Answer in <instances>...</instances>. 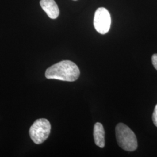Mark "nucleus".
Returning <instances> with one entry per match:
<instances>
[{
  "label": "nucleus",
  "mask_w": 157,
  "mask_h": 157,
  "mask_svg": "<svg viewBox=\"0 0 157 157\" xmlns=\"http://www.w3.org/2000/svg\"><path fill=\"white\" fill-rule=\"evenodd\" d=\"M152 118V121L154 125L157 127V104L154 108V111L153 112Z\"/></svg>",
  "instance_id": "7"
},
{
  "label": "nucleus",
  "mask_w": 157,
  "mask_h": 157,
  "mask_svg": "<svg viewBox=\"0 0 157 157\" xmlns=\"http://www.w3.org/2000/svg\"><path fill=\"white\" fill-rule=\"evenodd\" d=\"M151 60L154 67L157 70V54H154L152 56Z\"/></svg>",
  "instance_id": "8"
},
{
  "label": "nucleus",
  "mask_w": 157,
  "mask_h": 157,
  "mask_svg": "<svg viewBox=\"0 0 157 157\" xmlns=\"http://www.w3.org/2000/svg\"><path fill=\"white\" fill-rule=\"evenodd\" d=\"M73 1H77V0H73Z\"/></svg>",
  "instance_id": "9"
},
{
  "label": "nucleus",
  "mask_w": 157,
  "mask_h": 157,
  "mask_svg": "<svg viewBox=\"0 0 157 157\" xmlns=\"http://www.w3.org/2000/svg\"><path fill=\"white\" fill-rule=\"evenodd\" d=\"M40 6L51 19H56L59 16V10L54 0H41Z\"/></svg>",
  "instance_id": "5"
},
{
  "label": "nucleus",
  "mask_w": 157,
  "mask_h": 157,
  "mask_svg": "<svg viewBox=\"0 0 157 157\" xmlns=\"http://www.w3.org/2000/svg\"><path fill=\"white\" fill-rule=\"evenodd\" d=\"M111 18L109 11L106 8H98L94 17V26L95 30L101 34L107 33L111 27Z\"/></svg>",
  "instance_id": "4"
},
{
  "label": "nucleus",
  "mask_w": 157,
  "mask_h": 157,
  "mask_svg": "<svg viewBox=\"0 0 157 157\" xmlns=\"http://www.w3.org/2000/svg\"><path fill=\"white\" fill-rule=\"evenodd\" d=\"M94 139L95 144L100 148L105 146V130L102 124L97 122L94 126Z\"/></svg>",
  "instance_id": "6"
},
{
  "label": "nucleus",
  "mask_w": 157,
  "mask_h": 157,
  "mask_svg": "<svg viewBox=\"0 0 157 157\" xmlns=\"http://www.w3.org/2000/svg\"><path fill=\"white\" fill-rule=\"evenodd\" d=\"M51 124L44 118L36 120L29 130V135L34 143L40 144L43 143L50 134Z\"/></svg>",
  "instance_id": "3"
},
{
  "label": "nucleus",
  "mask_w": 157,
  "mask_h": 157,
  "mask_svg": "<svg viewBox=\"0 0 157 157\" xmlns=\"http://www.w3.org/2000/svg\"><path fill=\"white\" fill-rule=\"evenodd\" d=\"M78 67L72 61L65 60L56 63L45 71L46 78L66 82H74L80 76Z\"/></svg>",
  "instance_id": "1"
},
{
  "label": "nucleus",
  "mask_w": 157,
  "mask_h": 157,
  "mask_svg": "<svg viewBox=\"0 0 157 157\" xmlns=\"http://www.w3.org/2000/svg\"><path fill=\"white\" fill-rule=\"evenodd\" d=\"M116 138L118 145L127 151H134L137 148V141L134 132L128 126L118 124L115 128Z\"/></svg>",
  "instance_id": "2"
}]
</instances>
